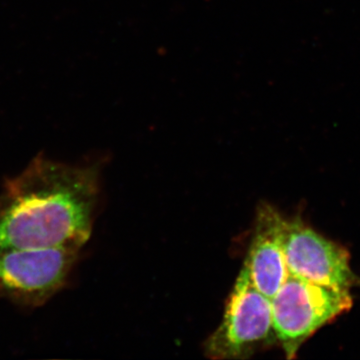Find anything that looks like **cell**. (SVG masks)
<instances>
[{
	"mask_svg": "<svg viewBox=\"0 0 360 360\" xmlns=\"http://www.w3.org/2000/svg\"><path fill=\"white\" fill-rule=\"evenodd\" d=\"M97 195L96 167L35 156L0 191V251L82 250L91 236Z\"/></svg>",
	"mask_w": 360,
	"mask_h": 360,
	"instance_id": "obj_1",
	"label": "cell"
},
{
	"mask_svg": "<svg viewBox=\"0 0 360 360\" xmlns=\"http://www.w3.org/2000/svg\"><path fill=\"white\" fill-rule=\"evenodd\" d=\"M283 246L292 276L336 290L360 285L359 277L350 267L348 251L317 233L300 217L284 220Z\"/></svg>",
	"mask_w": 360,
	"mask_h": 360,
	"instance_id": "obj_5",
	"label": "cell"
},
{
	"mask_svg": "<svg viewBox=\"0 0 360 360\" xmlns=\"http://www.w3.org/2000/svg\"><path fill=\"white\" fill-rule=\"evenodd\" d=\"M80 250L73 248L0 251V300L35 309L65 288Z\"/></svg>",
	"mask_w": 360,
	"mask_h": 360,
	"instance_id": "obj_4",
	"label": "cell"
},
{
	"mask_svg": "<svg viewBox=\"0 0 360 360\" xmlns=\"http://www.w3.org/2000/svg\"><path fill=\"white\" fill-rule=\"evenodd\" d=\"M277 342L271 300L253 285L243 267L221 323L205 341V354L212 359H248Z\"/></svg>",
	"mask_w": 360,
	"mask_h": 360,
	"instance_id": "obj_3",
	"label": "cell"
},
{
	"mask_svg": "<svg viewBox=\"0 0 360 360\" xmlns=\"http://www.w3.org/2000/svg\"><path fill=\"white\" fill-rule=\"evenodd\" d=\"M284 220L271 205L258 206L255 232L243 264L253 285L270 300L290 276L283 246Z\"/></svg>",
	"mask_w": 360,
	"mask_h": 360,
	"instance_id": "obj_6",
	"label": "cell"
},
{
	"mask_svg": "<svg viewBox=\"0 0 360 360\" xmlns=\"http://www.w3.org/2000/svg\"><path fill=\"white\" fill-rule=\"evenodd\" d=\"M352 305L349 290L310 283L290 274L271 298L274 330L286 359H295L305 341Z\"/></svg>",
	"mask_w": 360,
	"mask_h": 360,
	"instance_id": "obj_2",
	"label": "cell"
}]
</instances>
